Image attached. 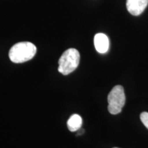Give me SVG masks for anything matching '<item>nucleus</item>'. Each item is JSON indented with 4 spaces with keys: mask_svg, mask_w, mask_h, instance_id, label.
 Returning a JSON list of instances; mask_svg holds the SVG:
<instances>
[{
    "mask_svg": "<svg viewBox=\"0 0 148 148\" xmlns=\"http://www.w3.org/2000/svg\"><path fill=\"white\" fill-rule=\"evenodd\" d=\"M36 47L30 42H20L15 44L9 51V58L14 63H22L34 58Z\"/></svg>",
    "mask_w": 148,
    "mask_h": 148,
    "instance_id": "1",
    "label": "nucleus"
},
{
    "mask_svg": "<svg viewBox=\"0 0 148 148\" xmlns=\"http://www.w3.org/2000/svg\"><path fill=\"white\" fill-rule=\"evenodd\" d=\"M80 55L76 49L70 48L62 53L58 60V70L62 75H69L79 65Z\"/></svg>",
    "mask_w": 148,
    "mask_h": 148,
    "instance_id": "2",
    "label": "nucleus"
},
{
    "mask_svg": "<svg viewBox=\"0 0 148 148\" xmlns=\"http://www.w3.org/2000/svg\"><path fill=\"white\" fill-rule=\"evenodd\" d=\"M108 110L110 114H116L121 112L125 103V95L123 86L116 85L108 95Z\"/></svg>",
    "mask_w": 148,
    "mask_h": 148,
    "instance_id": "3",
    "label": "nucleus"
},
{
    "mask_svg": "<svg viewBox=\"0 0 148 148\" xmlns=\"http://www.w3.org/2000/svg\"><path fill=\"white\" fill-rule=\"evenodd\" d=\"M148 5V0H127L126 7L128 12L134 16L140 15Z\"/></svg>",
    "mask_w": 148,
    "mask_h": 148,
    "instance_id": "4",
    "label": "nucleus"
},
{
    "mask_svg": "<svg viewBox=\"0 0 148 148\" xmlns=\"http://www.w3.org/2000/svg\"><path fill=\"white\" fill-rule=\"evenodd\" d=\"M94 45L98 52L105 53L109 49V39L106 34L98 33L94 37Z\"/></svg>",
    "mask_w": 148,
    "mask_h": 148,
    "instance_id": "5",
    "label": "nucleus"
},
{
    "mask_svg": "<svg viewBox=\"0 0 148 148\" xmlns=\"http://www.w3.org/2000/svg\"><path fill=\"white\" fill-rule=\"evenodd\" d=\"M82 125V119L79 114H74L70 116L67 121V127L71 132H75L81 128Z\"/></svg>",
    "mask_w": 148,
    "mask_h": 148,
    "instance_id": "6",
    "label": "nucleus"
},
{
    "mask_svg": "<svg viewBox=\"0 0 148 148\" xmlns=\"http://www.w3.org/2000/svg\"><path fill=\"white\" fill-rule=\"evenodd\" d=\"M140 119L143 125L148 129V112H143L140 114Z\"/></svg>",
    "mask_w": 148,
    "mask_h": 148,
    "instance_id": "7",
    "label": "nucleus"
},
{
    "mask_svg": "<svg viewBox=\"0 0 148 148\" xmlns=\"http://www.w3.org/2000/svg\"><path fill=\"white\" fill-rule=\"evenodd\" d=\"M114 148H117V147H114Z\"/></svg>",
    "mask_w": 148,
    "mask_h": 148,
    "instance_id": "8",
    "label": "nucleus"
}]
</instances>
